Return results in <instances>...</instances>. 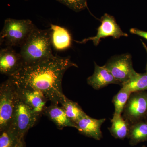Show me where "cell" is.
Here are the masks:
<instances>
[{"mask_svg":"<svg viewBox=\"0 0 147 147\" xmlns=\"http://www.w3.org/2000/svg\"><path fill=\"white\" fill-rule=\"evenodd\" d=\"M122 88L131 93L147 91V73L139 74L136 71L128 81L122 84Z\"/></svg>","mask_w":147,"mask_h":147,"instance_id":"17","label":"cell"},{"mask_svg":"<svg viewBox=\"0 0 147 147\" xmlns=\"http://www.w3.org/2000/svg\"><path fill=\"white\" fill-rule=\"evenodd\" d=\"M127 137L131 146L147 142V121H140L131 125Z\"/></svg>","mask_w":147,"mask_h":147,"instance_id":"16","label":"cell"},{"mask_svg":"<svg viewBox=\"0 0 147 147\" xmlns=\"http://www.w3.org/2000/svg\"><path fill=\"white\" fill-rule=\"evenodd\" d=\"M142 44H143V46H144V47L146 50V51L147 54V45H146L145 43H144L143 41H142ZM146 72L147 73V65H146Z\"/></svg>","mask_w":147,"mask_h":147,"instance_id":"24","label":"cell"},{"mask_svg":"<svg viewBox=\"0 0 147 147\" xmlns=\"http://www.w3.org/2000/svg\"><path fill=\"white\" fill-rule=\"evenodd\" d=\"M123 118L131 125L141 121L147 114V92L131 93L123 110Z\"/></svg>","mask_w":147,"mask_h":147,"instance_id":"6","label":"cell"},{"mask_svg":"<svg viewBox=\"0 0 147 147\" xmlns=\"http://www.w3.org/2000/svg\"><path fill=\"white\" fill-rule=\"evenodd\" d=\"M16 87L19 97L39 118L46 108V102L49 101L47 98L39 91Z\"/></svg>","mask_w":147,"mask_h":147,"instance_id":"10","label":"cell"},{"mask_svg":"<svg viewBox=\"0 0 147 147\" xmlns=\"http://www.w3.org/2000/svg\"><path fill=\"white\" fill-rule=\"evenodd\" d=\"M21 139L15 129L10 125L1 131L0 147H14Z\"/></svg>","mask_w":147,"mask_h":147,"instance_id":"19","label":"cell"},{"mask_svg":"<svg viewBox=\"0 0 147 147\" xmlns=\"http://www.w3.org/2000/svg\"><path fill=\"white\" fill-rule=\"evenodd\" d=\"M17 90L9 79L0 86V131L7 128L13 120L16 108Z\"/></svg>","mask_w":147,"mask_h":147,"instance_id":"4","label":"cell"},{"mask_svg":"<svg viewBox=\"0 0 147 147\" xmlns=\"http://www.w3.org/2000/svg\"><path fill=\"white\" fill-rule=\"evenodd\" d=\"M76 12H79L87 7L88 0H57Z\"/></svg>","mask_w":147,"mask_h":147,"instance_id":"21","label":"cell"},{"mask_svg":"<svg viewBox=\"0 0 147 147\" xmlns=\"http://www.w3.org/2000/svg\"><path fill=\"white\" fill-rule=\"evenodd\" d=\"M38 119L33 111L19 97L17 93L15 112L10 125H13L17 131L19 139L24 138L27 132L34 126Z\"/></svg>","mask_w":147,"mask_h":147,"instance_id":"5","label":"cell"},{"mask_svg":"<svg viewBox=\"0 0 147 147\" xmlns=\"http://www.w3.org/2000/svg\"><path fill=\"white\" fill-rule=\"evenodd\" d=\"M52 30L36 28L20 47L24 66L32 65L54 56L52 51Z\"/></svg>","mask_w":147,"mask_h":147,"instance_id":"2","label":"cell"},{"mask_svg":"<svg viewBox=\"0 0 147 147\" xmlns=\"http://www.w3.org/2000/svg\"><path fill=\"white\" fill-rule=\"evenodd\" d=\"M36 28L29 19L7 18L0 35L1 44L4 43L6 47H21Z\"/></svg>","mask_w":147,"mask_h":147,"instance_id":"3","label":"cell"},{"mask_svg":"<svg viewBox=\"0 0 147 147\" xmlns=\"http://www.w3.org/2000/svg\"><path fill=\"white\" fill-rule=\"evenodd\" d=\"M69 118L76 123L87 114L76 102L68 99L67 97L61 103Z\"/></svg>","mask_w":147,"mask_h":147,"instance_id":"18","label":"cell"},{"mask_svg":"<svg viewBox=\"0 0 147 147\" xmlns=\"http://www.w3.org/2000/svg\"><path fill=\"white\" fill-rule=\"evenodd\" d=\"M73 67L78 66L70 58L54 56L38 63L23 66L9 79L18 88L41 92L51 104L58 105L67 98L62 90L64 75Z\"/></svg>","mask_w":147,"mask_h":147,"instance_id":"1","label":"cell"},{"mask_svg":"<svg viewBox=\"0 0 147 147\" xmlns=\"http://www.w3.org/2000/svg\"><path fill=\"white\" fill-rule=\"evenodd\" d=\"M50 28L52 30V44L55 49L62 50L70 47L71 36L67 29L54 24H51Z\"/></svg>","mask_w":147,"mask_h":147,"instance_id":"14","label":"cell"},{"mask_svg":"<svg viewBox=\"0 0 147 147\" xmlns=\"http://www.w3.org/2000/svg\"><path fill=\"white\" fill-rule=\"evenodd\" d=\"M104 66L121 85L128 81L135 71L131 56L128 54L113 56Z\"/></svg>","mask_w":147,"mask_h":147,"instance_id":"7","label":"cell"},{"mask_svg":"<svg viewBox=\"0 0 147 147\" xmlns=\"http://www.w3.org/2000/svg\"><path fill=\"white\" fill-rule=\"evenodd\" d=\"M105 119L92 118L86 115L76 123V129L80 133L96 140H100L102 136L101 127Z\"/></svg>","mask_w":147,"mask_h":147,"instance_id":"11","label":"cell"},{"mask_svg":"<svg viewBox=\"0 0 147 147\" xmlns=\"http://www.w3.org/2000/svg\"><path fill=\"white\" fill-rule=\"evenodd\" d=\"M129 32L132 34L137 35L139 36L142 37L147 40V32L141 30L139 29L134 28L130 29Z\"/></svg>","mask_w":147,"mask_h":147,"instance_id":"22","label":"cell"},{"mask_svg":"<svg viewBox=\"0 0 147 147\" xmlns=\"http://www.w3.org/2000/svg\"><path fill=\"white\" fill-rule=\"evenodd\" d=\"M142 147H146V146H143Z\"/></svg>","mask_w":147,"mask_h":147,"instance_id":"26","label":"cell"},{"mask_svg":"<svg viewBox=\"0 0 147 147\" xmlns=\"http://www.w3.org/2000/svg\"><path fill=\"white\" fill-rule=\"evenodd\" d=\"M87 84L95 90H98L111 84L120 85L105 66H100L94 62L93 74L87 79Z\"/></svg>","mask_w":147,"mask_h":147,"instance_id":"12","label":"cell"},{"mask_svg":"<svg viewBox=\"0 0 147 147\" xmlns=\"http://www.w3.org/2000/svg\"><path fill=\"white\" fill-rule=\"evenodd\" d=\"M146 117H147V120L146 121H147V114L146 116Z\"/></svg>","mask_w":147,"mask_h":147,"instance_id":"25","label":"cell"},{"mask_svg":"<svg viewBox=\"0 0 147 147\" xmlns=\"http://www.w3.org/2000/svg\"><path fill=\"white\" fill-rule=\"evenodd\" d=\"M43 115L53 122L59 129L68 127L76 128V123L69 118L62 107L51 104L47 107L46 106Z\"/></svg>","mask_w":147,"mask_h":147,"instance_id":"13","label":"cell"},{"mask_svg":"<svg viewBox=\"0 0 147 147\" xmlns=\"http://www.w3.org/2000/svg\"><path fill=\"white\" fill-rule=\"evenodd\" d=\"M111 122V126L108 129L114 138L123 140L128 137L130 125L121 115L113 114Z\"/></svg>","mask_w":147,"mask_h":147,"instance_id":"15","label":"cell"},{"mask_svg":"<svg viewBox=\"0 0 147 147\" xmlns=\"http://www.w3.org/2000/svg\"><path fill=\"white\" fill-rule=\"evenodd\" d=\"M101 24L97 30V34L95 36L91 37L83 40L81 41L74 40L80 44H84L89 40H92L95 46H97L102 38L112 36L118 39L121 36H127L128 34L124 32L116 22L114 16L105 13L100 18Z\"/></svg>","mask_w":147,"mask_h":147,"instance_id":"8","label":"cell"},{"mask_svg":"<svg viewBox=\"0 0 147 147\" xmlns=\"http://www.w3.org/2000/svg\"><path fill=\"white\" fill-rule=\"evenodd\" d=\"M25 143L24 142V138L21 139L18 141V143L14 147H25Z\"/></svg>","mask_w":147,"mask_h":147,"instance_id":"23","label":"cell"},{"mask_svg":"<svg viewBox=\"0 0 147 147\" xmlns=\"http://www.w3.org/2000/svg\"><path fill=\"white\" fill-rule=\"evenodd\" d=\"M131 93L121 88L113 98V102L115 106L114 114L121 115Z\"/></svg>","mask_w":147,"mask_h":147,"instance_id":"20","label":"cell"},{"mask_svg":"<svg viewBox=\"0 0 147 147\" xmlns=\"http://www.w3.org/2000/svg\"><path fill=\"white\" fill-rule=\"evenodd\" d=\"M24 66L19 53L12 47H6L0 51V72L9 76L18 71Z\"/></svg>","mask_w":147,"mask_h":147,"instance_id":"9","label":"cell"}]
</instances>
